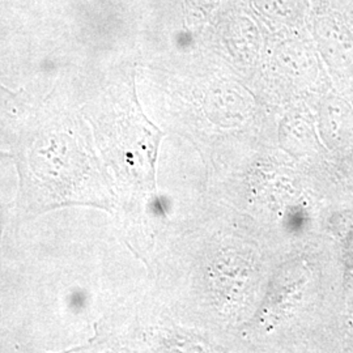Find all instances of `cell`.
Here are the masks:
<instances>
[{"label": "cell", "instance_id": "6da1fadb", "mask_svg": "<svg viewBox=\"0 0 353 353\" xmlns=\"http://www.w3.org/2000/svg\"><path fill=\"white\" fill-rule=\"evenodd\" d=\"M303 221H305V214H303V210H301V208L292 207L290 210L287 211L285 227L288 228L290 232H297V230L303 229Z\"/></svg>", "mask_w": 353, "mask_h": 353}]
</instances>
